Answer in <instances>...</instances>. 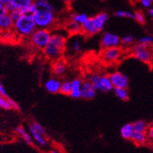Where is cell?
I'll list each match as a JSON object with an SVG mask.
<instances>
[{
  "instance_id": "obj_1",
  "label": "cell",
  "mask_w": 153,
  "mask_h": 153,
  "mask_svg": "<svg viewBox=\"0 0 153 153\" xmlns=\"http://www.w3.org/2000/svg\"><path fill=\"white\" fill-rule=\"evenodd\" d=\"M67 46V38L60 33L52 34L51 39L46 47L43 49L45 55L52 61L61 59L64 54Z\"/></svg>"
},
{
  "instance_id": "obj_2",
  "label": "cell",
  "mask_w": 153,
  "mask_h": 153,
  "mask_svg": "<svg viewBox=\"0 0 153 153\" xmlns=\"http://www.w3.org/2000/svg\"><path fill=\"white\" fill-rule=\"evenodd\" d=\"M109 15L106 13H99L93 17H88L85 22L81 24V33L86 36H91L100 32L105 27Z\"/></svg>"
},
{
  "instance_id": "obj_3",
  "label": "cell",
  "mask_w": 153,
  "mask_h": 153,
  "mask_svg": "<svg viewBox=\"0 0 153 153\" xmlns=\"http://www.w3.org/2000/svg\"><path fill=\"white\" fill-rule=\"evenodd\" d=\"M13 28L19 36L23 38L30 37L37 29L34 16L29 13H23L17 20L13 22Z\"/></svg>"
},
{
  "instance_id": "obj_4",
  "label": "cell",
  "mask_w": 153,
  "mask_h": 153,
  "mask_svg": "<svg viewBox=\"0 0 153 153\" xmlns=\"http://www.w3.org/2000/svg\"><path fill=\"white\" fill-rule=\"evenodd\" d=\"M33 16L37 28L49 29L56 22V16L53 10L38 9Z\"/></svg>"
},
{
  "instance_id": "obj_5",
  "label": "cell",
  "mask_w": 153,
  "mask_h": 153,
  "mask_svg": "<svg viewBox=\"0 0 153 153\" xmlns=\"http://www.w3.org/2000/svg\"><path fill=\"white\" fill-rule=\"evenodd\" d=\"M52 34L49 29L37 28L29 37L30 42L35 48L44 49L49 42Z\"/></svg>"
},
{
  "instance_id": "obj_6",
  "label": "cell",
  "mask_w": 153,
  "mask_h": 153,
  "mask_svg": "<svg viewBox=\"0 0 153 153\" xmlns=\"http://www.w3.org/2000/svg\"><path fill=\"white\" fill-rule=\"evenodd\" d=\"M132 53L135 58L141 62L148 63V64H150L152 62V46H147V45L138 43L132 47Z\"/></svg>"
},
{
  "instance_id": "obj_7",
  "label": "cell",
  "mask_w": 153,
  "mask_h": 153,
  "mask_svg": "<svg viewBox=\"0 0 153 153\" xmlns=\"http://www.w3.org/2000/svg\"><path fill=\"white\" fill-rule=\"evenodd\" d=\"M89 81L95 87L97 91H110L113 89V85L108 75L92 74L89 77Z\"/></svg>"
},
{
  "instance_id": "obj_8",
  "label": "cell",
  "mask_w": 153,
  "mask_h": 153,
  "mask_svg": "<svg viewBox=\"0 0 153 153\" xmlns=\"http://www.w3.org/2000/svg\"><path fill=\"white\" fill-rule=\"evenodd\" d=\"M123 54V50L120 46L103 48L100 55L101 59L105 63L110 64L120 59Z\"/></svg>"
},
{
  "instance_id": "obj_9",
  "label": "cell",
  "mask_w": 153,
  "mask_h": 153,
  "mask_svg": "<svg viewBox=\"0 0 153 153\" xmlns=\"http://www.w3.org/2000/svg\"><path fill=\"white\" fill-rule=\"evenodd\" d=\"M120 44V38L113 33L105 32L101 38V46L102 48L118 47Z\"/></svg>"
},
{
  "instance_id": "obj_10",
  "label": "cell",
  "mask_w": 153,
  "mask_h": 153,
  "mask_svg": "<svg viewBox=\"0 0 153 153\" xmlns=\"http://www.w3.org/2000/svg\"><path fill=\"white\" fill-rule=\"evenodd\" d=\"M113 88H127L129 85V79L123 73L115 71L109 75Z\"/></svg>"
},
{
  "instance_id": "obj_11",
  "label": "cell",
  "mask_w": 153,
  "mask_h": 153,
  "mask_svg": "<svg viewBox=\"0 0 153 153\" xmlns=\"http://www.w3.org/2000/svg\"><path fill=\"white\" fill-rule=\"evenodd\" d=\"M97 90L90 81H84L81 87V98L85 99H92L96 95Z\"/></svg>"
},
{
  "instance_id": "obj_12",
  "label": "cell",
  "mask_w": 153,
  "mask_h": 153,
  "mask_svg": "<svg viewBox=\"0 0 153 153\" xmlns=\"http://www.w3.org/2000/svg\"><path fill=\"white\" fill-rule=\"evenodd\" d=\"M29 131H30V134H31V136H32L33 140H34L39 146H41V147H46L47 145H48L47 139L45 138L44 134L40 133L39 131H38L35 128H34V126L32 125V123L30 124V126H29Z\"/></svg>"
},
{
  "instance_id": "obj_13",
  "label": "cell",
  "mask_w": 153,
  "mask_h": 153,
  "mask_svg": "<svg viewBox=\"0 0 153 153\" xmlns=\"http://www.w3.org/2000/svg\"><path fill=\"white\" fill-rule=\"evenodd\" d=\"M0 108H2L6 110H20V107L17 103L12 99L9 98V96H2L0 95Z\"/></svg>"
},
{
  "instance_id": "obj_14",
  "label": "cell",
  "mask_w": 153,
  "mask_h": 153,
  "mask_svg": "<svg viewBox=\"0 0 153 153\" xmlns=\"http://www.w3.org/2000/svg\"><path fill=\"white\" fill-rule=\"evenodd\" d=\"M61 81L59 79L56 77H52V78L48 79L45 83V88L46 89L48 92L53 93V94H56L59 92V89H60Z\"/></svg>"
},
{
  "instance_id": "obj_15",
  "label": "cell",
  "mask_w": 153,
  "mask_h": 153,
  "mask_svg": "<svg viewBox=\"0 0 153 153\" xmlns=\"http://www.w3.org/2000/svg\"><path fill=\"white\" fill-rule=\"evenodd\" d=\"M67 69V65L63 59H59L57 60L54 61L52 67L53 74L56 76H62L66 73Z\"/></svg>"
},
{
  "instance_id": "obj_16",
  "label": "cell",
  "mask_w": 153,
  "mask_h": 153,
  "mask_svg": "<svg viewBox=\"0 0 153 153\" xmlns=\"http://www.w3.org/2000/svg\"><path fill=\"white\" fill-rule=\"evenodd\" d=\"M82 82L80 78H75L71 81V91L70 96L74 99L81 98V87Z\"/></svg>"
},
{
  "instance_id": "obj_17",
  "label": "cell",
  "mask_w": 153,
  "mask_h": 153,
  "mask_svg": "<svg viewBox=\"0 0 153 153\" xmlns=\"http://www.w3.org/2000/svg\"><path fill=\"white\" fill-rule=\"evenodd\" d=\"M147 139L148 135L146 134V132H141V131H137L134 130L130 140L133 141L135 145H143L147 141Z\"/></svg>"
},
{
  "instance_id": "obj_18",
  "label": "cell",
  "mask_w": 153,
  "mask_h": 153,
  "mask_svg": "<svg viewBox=\"0 0 153 153\" xmlns=\"http://www.w3.org/2000/svg\"><path fill=\"white\" fill-rule=\"evenodd\" d=\"M13 27V20L11 19L9 13L0 16V30H9Z\"/></svg>"
},
{
  "instance_id": "obj_19",
  "label": "cell",
  "mask_w": 153,
  "mask_h": 153,
  "mask_svg": "<svg viewBox=\"0 0 153 153\" xmlns=\"http://www.w3.org/2000/svg\"><path fill=\"white\" fill-rule=\"evenodd\" d=\"M16 133L23 139V141L27 143V145H33V137L30 134H29L27 131L25 130L23 126H19L15 129Z\"/></svg>"
},
{
  "instance_id": "obj_20",
  "label": "cell",
  "mask_w": 153,
  "mask_h": 153,
  "mask_svg": "<svg viewBox=\"0 0 153 153\" xmlns=\"http://www.w3.org/2000/svg\"><path fill=\"white\" fill-rule=\"evenodd\" d=\"M65 29L67 30V32L71 34H76L81 33V24L76 22L75 20H69L68 22L65 25Z\"/></svg>"
},
{
  "instance_id": "obj_21",
  "label": "cell",
  "mask_w": 153,
  "mask_h": 153,
  "mask_svg": "<svg viewBox=\"0 0 153 153\" xmlns=\"http://www.w3.org/2000/svg\"><path fill=\"white\" fill-rule=\"evenodd\" d=\"M34 2V0H11L12 10L16 9V10H22Z\"/></svg>"
},
{
  "instance_id": "obj_22",
  "label": "cell",
  "mask_w": 153,
  "mask_h": 153,
  "mask_svg": "<svg viewBox=\"0 0 153 153\" xmlns=\"http://www.w3.org/2000/svg\"><path fill=\"white\" fill-rule=\"evenodd\" d=\"M134 131L133 123H126L120 128L121 137L126 140H130L131 136Z\"/></svg>"
},
{
  "instance_id": "obj_23",
  "label": "cell",
  "mask_w": 153,
  "mask_h": 153,
  "mask_svg": "<svg viewBox=\"0 0 153 153\" xmlns=\"http://www.w3.org/2000/svg\"><path fill=\"white\" fill-rule=\"evenodd\" d=\"M115 95L120 100L127 101L129 99V94L127 88H113Z\"/></svg>"
},
{
  "instance_id": "obj_24",
  "label": "cell",
  "mask_w": 153,
  "mask_h": 153,
  "mask_svg": "<svg viewBox=\"0 0 153 153\" xmlns=\"http://www.w3.org/2000/svg\"><path fill=\"white\" fill-rule=\"evenodd\" d=\"M71 91V81H61L59 92L64 95H70Z\"/></svg>"
},
{
  "instance_id": "obj_25",
  "label": "cell",
  "mask_w": 153,
  "mask_h": 153,
  "mask_svg": "<svg viewBox=\"0 0 153 153\" xmlns=\"http://www.w3.org/2000/svg\"><path fill=\"white\" fill-rule=\"evenodd\" d=\"M34 2L36 3L38 9H45V10H49L54 11L55 8L48 0H34Z\"/></svg>"
},
{
  "instance_id": "obj_26",
  "label": "cell",
  "mask_w": 153,
  "mask_h": 153,
  "mask_svg": "<svg viewBox=\"0 0 153 153\" xmlns=\"http://www.w3.org/2000/svg\"><path fill=\"white\" fill-rule=\"evenodd\" d=\"M148 124L144 120H137L133 123V127L134 131H141V132H146L148 129Z\"/></svg>"
},
{
  "instance_id": "obj_27",
  "label": "cell",
  "mask_w": 153,
  "mask_h": 153,
  "mask_svg": "<svg viewBox=\"0 0 153 153\" xmlns=\"http://www.w3.org/2000/svg\"><path fill=\"white\" fill-rule=\"evenodd\" d=\"M117 17H124V18L134 19V13L130 12L127 10H118L114 13Z\"/></svg>"
},
{
  "instance_id": "obj_28",
  "label": "cell",
  "mask_w": 153,
  "mask_h": 153,
  "mask_svg": "<svg viewBox=\"0 0 153 153\" xmlns=\"http://www.w3.org/2000/svg\"><path fill=\"white\" fill-rule=\"evenodd\" d=\"M70 48H71V53H79L81 49V41L78 40L77 38L74 39L71 42V44L70 45Z\"/></svg>"
},
{
  "instance_id": "obj_29",
  "label": "cell",
  "mask_w": 153,
  "mask_h": 153,
  "mask_svg": "<svg viewBox=\"0 0 153 153\" xmlns=\"http://www.w3.org/2000/svg\"><path fill=\"white\" fill-rule=\"evenodd\" d=\"M121 44L125 45V46H130L131 45H133L134 42L135 38L133 35L131 34H127L125 35L123 38H121Z\"/></svg>"
},
{
  "instance_id": "obj_30",
  "label": "cell",
  "mask_w": 153,
  "mask_h": 153,
  "mask_svg": "<svg viewBox=\"0 0 153 153\" xmlns=\"http://www.w3.org/2000/svg\"><path fill=\"white\" fill-rule=\"evenodd\" d=\"M88 16H87L85 13H73L71 16V19L75 20L76 22L79 23L80 24H82L85 20L88 19Z\"/></svg>"
},
{
  "instance_id": "obj_31",
  "label": "cell",
  "mask_w": 153,
  "mask_h": 153,
  "mask_svg": "<svg viewBox=\"0 0 153 153\" xmlns=\"http://www.w3.org/2000/svg\"><path fill=\"white\" fill-rule=\"evenodd\" d=\"M38 7L37 6L36 3L35 2H32V3H30L29 6H27L26 8H24V10H20L22 13H29V14H34V13L36 12L37 10H38Z\"/></svg>"
},
{
  "instance_id": "obj_32",
  "label": "cell",
  "mask_w": 153,
  "mask_h": 153,
  "mask_svg": "<svg viewBox=\"0 0 153 153\" xmlns=\"http://www.w3.org/2000/svg\"><path fill=\"white\" fill-rule=\"evenodd\" d=\"M138 43L145 45H147V46H152L153 38L152 36H149V35H147V36H144L139 39Z\"/></svg>"
},
{
  "instance_id": "obj_33",
  "label": "cell",
  "mask_w": 153,
  "mask_h": 153,
  "mask_svg": "<svg viewBox=\"0 0 153 153\" xmlns=\"http://www.w3.org/2000/svg\"><path fill=\"white\" fill-rule=\"evenodd\" d=\"M8 13L9 15H10V17H11V19L13 20V22H14L15 20H17V19H18L19 17L23 14L22 12H21L20 10H16V9L12 10L11 11L8 12Z\"/></svg>"
},
{
  "instance_id": "obj_34",
  "label": "cell",
  "mask_w": 153,
  "mask_h": 153,
  "mask_svg": "<svg viewBox=\"0 0 153 153\" xmlns=\"http://www.w3.org/2000/svg\"><path fill=\"white\" fill-rule=\"evenodd\" d=\"M134 20H136L139 24H144L145 23V17L143 13L141 11H136L134 13Z\"/></svg>"
},
{
  "instance_id": "obj_35",
  "label": "cell",
  "mask_w": 153,
  "mask_h": 153,
  "mask_svg": "<svg viewBox=\"0 0 153 153\" xmlns=\"http://www.w3.org/2000/svg\"><path fill=\"white\" fill-rule=\"evenodd\" d=\"M32 125L34 126V127L37 130V131H39L40 133H42V134H44L45 136V134H46V131H45V127H43L42 125L40 123H38V122L34 121V122H33V123H32Z\"/></svg>"
},
{
  "instance_id": "obj_36",
  "label": "cell",
  "mask_w": 153,
  "mask_h": 153,
  "mask_svg": "<svg viewBox=\"0 0 153 153\" xmlns=\"http://www.w3.org/2000/svg\"><path fill=\"white\" fill-rule=\"evenodd\" d=\"M0 2L2 5H4L6 8L7 11L10 12V10H12V6H11V0H0Z\"/></svg>"
},
{
  "instance_id": "obj_37",
  "label": "cell",
  "mask_w": 153,
  "mask_h": 153,
  "mask_svg": "<svg viewBox=\"0 0 153 153\" xmlns=\"http://www.w3.org/2000/svg\"><path fill=\"white\" fill-rule=\"evenodd\" d=\"M141 4L145 7V8H150L153 2L152 0H139Z\"/></svg>"
},
{
  "instance_id": "obj_38",
  "label": "cell",
  "mask_w": 153,
  "mask_h": 153,
  "mask_svg": "<svg viewBox=\"0 0 153 153\" xmlns=\"http://www.w3.org/2000/svg\"><path fill=\"white\" fill-rule=\"evenodd\" d=\"M146 132H147V135L148 137H149V139L153 141V123L151 125H149V127H148V129Z\"/></svg>"
},
{
  "instance_id": "obj_39",
  "label": "cell",
  "mask_w": 153,
  "mask_h": 153,
  "mask_svg": "<svg viewBox=\"0 0 153 153\" xmlns=\"http://www.w3.org/2000/svg\"><path fill=\"white\" fill-rule=\"evenodd\" d=\"M0 95H2V96H8V93L6 91L5 87L3 86L2 82H0Z\"/></svg>"
},
{
  "instance_id": "obj_40",
  "label": "cell",
  "mask_w": 153,
  "mask_h": 153,
  "mask_svg": "<svg viewBox=\"0 0 153 153\" xmlns=\"http://www.w3.org/2000/svg\"><path fill=\"white\" fill-rule=\"evenodd\" d=\"M7 13H8V11H7L6 8L5 7V6L4 5H2V3H1V2H0V16L6 14Z\"/></svg>"
},
{
  "instance_id": "obj_41",
  "label": "cell",
  "mask_w": 153,
  "mask_h": 153,
  "mask_svg": "<svg viewBox=\"0 0 153 153\" xmlns=\"http://www.w3.org/2000/svg\"><path fill=\"white\" fill-rule=\"evenodd\" d=\"M149 16L153 18V7H152V6L150 8H149Z\"/></svg>"
},
{
  "instance_id": "obj_42",
  "label": "cell",
  "mask_w": 153,
  "mask_h": 153,
  "mask_svg": "<svg viewBox=\"0 0 153 153\" xmlns=\"http://www.w3.org/2000/svg\"><path fill=\"white\" fill-rule=\"evenodd\" d=\"M62 1L63 2H66V3H67V2H69V0H62Z\"/></svg>"
},
{
  "instance_id": "obj_43",
  "label": "cell",
  "mask_w": 153,
  "mask_h": 153,
  "mask_svg": "<svg viewBox=\"0 0 153 153\" xmlns=\"http://www.w3.org/2000/svg\"><path fill=\"white\" fill-rule=\"evenodd\" d=\"M74 1H76V0H69V2H74Z\"/></svg>"
},
{
  "instance_id": "obj_44",
  "label": "cell",
  "mask_w": 153,
  "mask_h": 153,
  "mask_svg": "<svg viewBox=\"0 0 153 153\" xmlns=\"http://www.w3.org/2000/svg\"><path fill=\"white\" fill-rule=\"evenodd\" d=\"M100 1H104V0H100Z\"/></svg>"
}]
</instances>
